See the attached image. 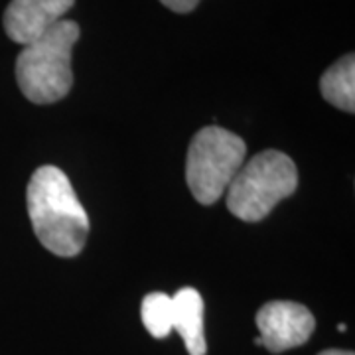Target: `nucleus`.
I'll return each instance as SVG.
<instances>
[{
  "mask_svg": "<svg viewBox=\"0 0 355 355\" xmlns=\"http://www.w3.org/2000/svg\"><path fill=\"white\" fill-rule=\"evenodd\" d=\"M28 216L40 243L55 257H76L89 235V217L58 166L38 168L26 190Z\"/></svg>",
  "mask_w": 355,
  "mask_h": 355,
  "instance_id": "nucleus-1",
  "label": "nucleus"
},
{
  "mask_svg": "<svg viewBox=\"0 0 355 355\" xmlns=\"http://www.w3.org/2000/svg\"><path fill=\"white\" fill-rule=\"evenodd\" d=\"M81 36L73 20H62L16 58V81L28 101L50 105L67 97L73 85L71 51Z\"/></svg>",
  "mask_w": 355,
  "mask_h": 355,
  "instance_id": "nucleus-2",
  "label": "nucleus"
},
{
  "mask_svg": "<svg viewBox=\"0 0 355 355\" xmlns=\"http://www.w3.org/2000/svg\"><path fill=\"white\" fill-rule=\"evenodd\" d=\"M298 188V170L291 156L265 150L239 168L227 191V209L241 221L265 219L279 202L291 198Z\"/></svg>",
  "mask_w": 355,
  "mask_h": 355,
  "instance_id": "nucleus-3",
  "label": "nucleus"
},
{
  "mask_svg": "<svg viewBox=\"0 0 355 355\" xmlns=\"http://www.w3.org/2000/svg\"><path fill=\"white\" fill-rule=\"evenodd\" d=\"M245 154V140L227 128H200L191 139L186 160V182L191 196L202 205L216 203L239 172Z\"/></svg>",
  "mask_w": 355,
  "mask_h": 355,
  "instance_id": "nucleus-4",
  "label": "nucleus"
},
{
  "mask_svg": "<svg viewBox=\"0 0 355 355\" xmlns=\"http://www.w3.org/2000/svg\"><path fill=\"white\" fill-rule=\"evenodd\" d=\"M257 328L266 349L280 354L308 342L316 328V318L298 302L272 300L257 312Z\"/></svg>",
  "mask_w": 355,
  "mask_h": 355,
  "instance_id": "nucleus-5",
  "label": "nucleus"
},
{
  "mask_svg": "<svg viewBox=\"0 0 355 355\" xmlns=\"http://www.w3.org/2000/svg\"><path fill=\"white\" fill-rule=\"evenodd\" d=\"M76 0H12L4 12L8 38L28 46L64 20Z\"/></svg>",
  "mask_w": 355,
  "mask_h": 355,
  "instance_id": "nucleus-6",
  "label": "nucleus"
},
{
  "mask_svg": "<svg viewBox=\"0 0 355 355\" xmlns=\"http://www.w3.org/2000/svg\"><path fill=\"white\" fill-rule=\"evenodd\" d=\"M174 306V330L182 336L190 355L207 354L203 331V298L196 288H182L172 298Z\"/></svg>",
  "mask_w": 355,
  "mask_h": 355,
  "instance_id": "nucleus-7",
  "label": "nucleus"
},
{
  "mask_svg": "<svg viewBox=\"0 0 355 355\" xmlns=\"http://www.w3.org/2000/svg\"><path fill=\"white\" fill-rule=\"evenodd\" d=\"M320 91L326 101L345 113L355 111V58L343 55L340 62L328 67L320 79Z\"/></svg>",
  "mask_w": 355,
  "mask_h": 355,
  "instance_id": "nucleus-8",
  "label": "nucleus"
},
{
  "mask_svg": "<svg viewBox=\"0 0 355 355\" xmlns=\"http://www.w3.org/2000/svg\"><path fill=\"white\" fill-rule=\"evenodd\" d=\"M142 324L153 338H166L174 330V306L172 296L164 292H150L142 298L140 306Z\"/></svg>",
  "mask_w": 355,
  "mask_h": 355,
  "instance_id": "nucleus-9",
  "label": "nucleus"
},
{
  "mask_svg": "<svg viewBox=\"0 0 355 355\" xmlns=\"http://www.w3.org/2000/svg\"><path fill=\"white\" fill-rule=\"evenodd\" d=\"M160 2L164 4L166 8H170L172 12L178 14L191 12L200 4V0H160Z\"/></svg>",
  "mask_w": 355,
  "mask_h": 355,
  "instance_id": "nucleus-10",
  "label": "nucleus"
},
{
  "mask_svg": "<svg viewBox=\"0 0 355 355\" xmlns=\"http://www.w3.org/2000/svg\"><path fill=\"white\" fill-rule=\"evenodd\" d=\"M318 355H354V352H343V349H326Z\"/></svg>",
  "mask_w": 355,
  "mask_h": 355,
  "instance_id": "nucleus-11",
  "label": "nucleus"
}]
</instances>
